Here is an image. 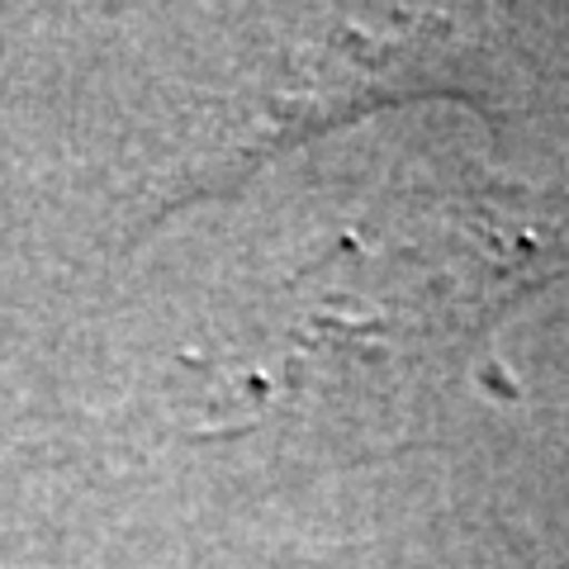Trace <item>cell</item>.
<instances>
[{
  "mask_svg": "<svg viewBox=\"0 0 569 569\" xmlns=\"http://www.w3.org/2000/svg\"><path fill=\"white\" fill-rule=\"evenodd\" d=\"M560 247L565 233L556 228V213L537 194L508 190L485 238L418 299L403 295V284L385 290L361 247L332 252L328 261L347 266V276L309 266V276L295 280L305 305L290 313L271 351L276 389L299 403L309 389L318 399L337 385L385 380L399 366L427 370L432 361H460L508 295L550 271Z\"/></svg>",
  "mask_w": 569,
  "mask_h": 569,
  "instance_id": "6da1fadb",
  "label": "cell"
}]
</instances>
